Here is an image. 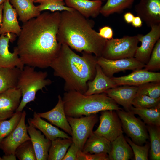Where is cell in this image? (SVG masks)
I'll return each mask as SVG.
<instances>
[{"instance_id":"f1b7e54d","label":"cell","mask_w":160,"mask_h":160,"mask_svg":"<svg viewBox=\"0 0 160 160\" xmlns=\"http://www.w3.org/2000/svg\"><path fill=\"white\" fill-rule=\"evenodd\" d=\"M129 111L138 115L147 125L160 127V108H143L132 106Z\"/></svg>"},{"instance_id":"4316f807","label":"cell","mask_w":160,"mask_h":160,"mask_svg":"<svg viewBox=\"0 0 160 160\" xmlns=\"http://www.w3.org/2000/svg\"><path fill=\"white\" fill-rule=\"evenodd\" d=\"M21 69L0 67V94L17 87Z\"/></svg>"},{"instance_id":"8d00e7d4","label":"cell","mask_w":160,"mask_h":160,"mask_svg":"<svg viewBox=\"0 0 160 160\" xmlns=\"http://www.w3.org/2000/svg\"><path fill=\"white\" fill-rule=\"evenodd\" d=\"M126 139L131 147L135 160H148V153L150 147L149 143L146 142L144 145H140L134 143L128 137Z\"/></svg>"},{"instance_id":"681fc988","label":"cell","mask_w":160,"mask_h":160,"mask_svg":"<svg viewBox=\"0 0 160 160\" xmlns=\"http://www.w3.org/2000/svg\"><path fill=\"white\" fill-rule=\"evenodd\" d=\"M0 160H3V159L2 157H1L0 156Z\"/></svg>"},{"instance_id":"9a60e30c","label":"cell","mask_w":160,"mask_h":160,"mask_svg":"<svg viewBox=\"0 0 160 160\" xmlns=\"http://www.w3.org/2000/svg\"><path fill=\"white\" fill-rule=\"evenodd\" d=\"M111 78L117 86H139L150 82L160 81V73L140 69L134 70L127 75Z\"/></svg>"},{"instance_id":"ee69618b","label":"cell","mask_w":160,"mask_h":160,"mask_svg":"<svg viewBox=\"0 0 160 160\" xmlns=\"http://www.w3.org/2000/svg\"><path fill=\"white\" fill-rule=\"evenodd\" d=\"M16 156L14 154H4L2 158L3 160H16Z\"/></svg>"},{"instance_id":"9c48e42d","label":"cell","mask_w":160,"mask_h":160,"mask_svg":"<svg viewBox=\"0 0 160 160\" xmlns=\"http://www.w3.org/2000/svg\"><path fill=\"white\" fill-rule=\"evenodd\" d=\"M100 113L99 125L93 132L111 142L123 133L121 121L115 110H104Z\"/></svg>"},{"instance_id":"6da1fadb","label":"cell","mask_w":160,"mask_h":160,"mask_svg":"<svg viewBox=\"0 0 160 160\" xmlns=\"http://www.w3.org/2000/svg\"><path fill=\"white\" fill-rule=\"evenodd\" d=\"M60 12L46 11L23 23L16 48L24 65L50 67L60 51L57 34Z\"/></svg>"},{"instance_id":"f35d334b","label":"cell","mask_w":160,"mask_h":160,"mask_svg":"<svg viewBox=\"0 0 160 160\" xmlns=\"http://www.w3.org/2000/svg\"><path fill=\"white\" fill-rule=\"evenodd\" d=\"M77 160H109V159L108 155L107 153H84L80 150L78 153Z\"/></svg>"},{"instance_id":"ffe728a7","label":"cell","mask_w":160,"mask_h":160,"mask_svg":"<svg viewBox=\"0 0 160 160\" xmlns=\"http://www.w3.org/2000/svg\"><path fill=\"white\" fill-rule=\"evenodd\" d=\"M28 124L27 126V130L33 147L36 160H47L51 141L46 137L39 130Z\"/></svg>"},{"instance_id":"8992f818","label":"cell","mask_w":160,"mask_h":160,"mask_svg":"<svg viewBox=\"0 0 160 160\" xmlns=\"http://www.w3.org/2000/svg\"><path fill=\"white\" fill-rule=\"evenodd\" d=\"M138 42L137 35L107 40L101 57L110 60L134 57Z\"/></svg>"},{"instance_id":"d6a6232c","label":"cell","mask_w":160,"mask_h":160,"mask_svg":"<svg viewBox=\"0 0 160 160\" xmlns=\"http://www.w3.org/2000/svg\"><path fill=\"white\" fill-rule=\"evenodd\" d=\"M22 112L16 111L8 120H0V144L3 140L15 128L21 119Z\"/></svg>"},{"instance_id":"f6af8a7d","label":"cell","mask_w":160,"mask_h":160,"mask_svg":"<svg viewBox=\"0 0 160 160\" xmlns=\"http://www.w3.org/2000/svg\"><path fill=\"white\" fill-rule=\"evenodd\" d=\"M3 4L4 3L0 5V27L1 25L2 21Z\"/></svg>"},{"instance_id":"7c38bea8","label":"cell","mask_w":160,"mask_h":160,"mask_svg":"<svg viewBox=\"0 0 160 160\" xmlns=\"http://www.w3.org/2000/svg\"><path fill=\"white\" fill-rule=\"evenodd\" d=\"M150 31L145 35H137L141 46L138 47L134 57L140 62L146 64L148 61L157 41L160 37V24L151 27Z\"/></svg>"},{"instance_id":"ab89813d","label":"cell","mask_w":160,"mask_h":160,"mask_svg":"<svg viewBox=\"0 0 160 160\" xmlns=\"http://www.w3.org/2000/svg\"><path fill=\"white\" fill-rule=\"evenodd\" d=\"M80 150L72 142L62 160H77L78 153Z\"/></svg>"},{"instance_id":"836d02e7","label":"cell","mask_w":160,"mask_h":160,"mask_svg":"<svg viewBox=\"0 0 160 160\" xmlns=\"http://www.w3.org/2000/svg\"><path fill=\"white\" fill-rule=\"evenodd\" d=\"M132 105L136 108H160V97L155 98L146 95L136 94Z\"/></svg>"},{"instance_id":"7a4b0ae2","label":"cell","mask_w":160,"mask_h":160,"mask_svg":"<svg viewBox=\"0 0 160 160\" xmlns=\"http://www.w3.org/2000/svg\"><path fill=\"white\" fill-rule=\"evenodd\" d=\"M94 22L75 10L60 12L57 39L72 49L102 56L107 39L101 37L93 28Z\"/></svg>"},{"instance_id":"4fadbf2b","label":"cell","mask_w":160,"mask_h":160,"mask_svg":"<svg viewBox=\"0 0 160 160\" xmlns=\"http://www.w3.org/2000/svg\"><path fill=\"white\" fill-rule=\"evenodd\" d=\"M15 34L7 33L0 36V67L5 68L17 67L22 70L24 65L19 57L14 47L13 52L9 50V43L13 41Z\"/></svg>"},{"instance_id":"484cf974","label":"cell","mask_w":160,"mask_h":160,"mask_svg":"<svg viewBox=\"0 0 160 160\" xmlns=\"http://www.w3.org/2000/svg\"><path fill=\"white\" fill-rule=\"evenodd\" d=\"M15 9L19 20L23 23L39 15L41 12L31 0H10Z\"/></svg>"},{"instance_id":"74e56055","label":"cell","mask_w":160,"mask_h":160,"mask_svg":"<svg viewBox=\"0 0 160 160\" xmlns=\"http://www.w3.org/2000/svg\"><path fill=\"white\" fill-rule=\"evenodd\" d=\"M144 69L151 71L160 68V39L157 41Z\"/></svg>"},{"instance_id":"d590c367","label":"cell","mask_w":160,"mask_h":160,"mask_svg":"<svg viewBox=\"0 0 160 160\" xmlns=\"http://www.w3.org/2000/svg\"><path fill=\"white\" fill-rule=\"evenodd\" d=\"M137 94L157 98L160 97V81H151L138 86Z\"/></svg>"},{"instance_id":"ac0fdd59","label":"cell","mask_w":160,"mask_h":160,"mask_svg":"<svg viewBox=\"0 0 160 160\" xmlns=\"http://www.w3.org/2000/svg\"><path fill=\"white\" fill-rule=\"evenodd\" d=\"M138 89V86L124 85L109 89L104 93L122 106L126 111H129Z\"/></svg>"},{"instance_id":"52a82bcc","label":"cell","mask_w":160,"mask_h":160,"mask_svg":"<svg viewBox=\"0 0 160 160\" xmlns=\"http://www.w3.org/2000/svg\"><path fill=\"white\" fill-rule=\"evenodd\" d=\"M122 124V129L136 144L142 145L149 137L145 124L131 111L122 109L116 111Z\"/></svg>"},{"instance_id":"277c9868","label":"cell","mask_w":160,"mask_h":160,"mask_svg":"<svg viewBox=\"0 0 160 160\" xmlns=\"http://www.w3.org/2000/svg\"><path fill=\"white\" fill-rule=\"evenodd\" d=\"M62 99L66 116L78 118L106 110L122 109L105 93L86 95L76 91L65 92Z\"/></svg>"},{"instance_id":"d4e9b609","label":"cell","mask_w":160,"mask_h":160,"mask_svg":"<svg viewBox=\"0 0 160 160\" xmlns=\"http://www.w3.org/2000/svg\"><path fill=\"white\" fill-rule=\"evenodd\" d=\"M111 146V141L93 132L86 140L81 151L84 153L108 154Z\"/></svg>"},{"instance_id":"1f68e13d","label":"cell","mask_w":160,"mask_h":160,"mask_svg":"<svg viewBox=\"0 0 160 160\" xmlns=\"http://www.w3.org/2000/svg\"><path fill=\"white\" fill-rule=\"evenodd\" d=\"M35 3L39 4L37 7L41 12L45 10L54 12L64 11H71L74 10L67 6L64 0H37Z\"/></svg>"},{"instance_id":"44dd1931","label":"cell","mask_w":160,"mask_h":160,"mask_svg":"<svg viewBox=\"0 0 160 160\" xmlns=\"http://www.w3.org/2000/svg\"><path fill=\"white\" fill-rule=\"evenodd\" d=\"M96 74L94 79L87 83V89L84 94L89 95L104 93L108 89L117 86L115 82L107 76L98 64L96 67Z\"/></svg>"},{"instance_id":"7dc6e473","label":"cell","mask_w":160,"mask_h":160,"mask_svg":"<svg viewBox=\"0 0 160 160\" xmlns=\"http://www.w3.org/2000/svg\"><path fill=\"white\" fill-rule=\"evenodd\" d=\"M92 0V1H105V0Z\"/></svg>"},{"instance_id":"c3c4849f","label":"cell","mask_w":160,"mask_h":160,"mask_svg":"<svg viewBox=\"0 0 160 160\" xmlns=\"http://www.w3.org/2000/svg\"><path fill=\"white\" fill-rule=\"evenodd\" d=\"M32 1H33L34 2H35L36 1H37V0H31Z\"/></svg>"},{"instance_id":"60d3db41","label":"cell","mask_w":160,"mask_h":160,"mask_svg":"<svg viewBox=\"0 0 160 160\" xmlns=\"http://www.w3.org/2000/svg\"><path fill=\"white\" fill-rule=\"evenodd\" d=\"M98 33L101 37L107 40L113 38V29L108 26H105L100 28Z\"/></svg>"},{"instance_id":"8fae6325","label":"cell","mask_w":160,"mask_h":160,"mask_svg":"<svg viewBox=\"0 0 160 160\" xmlns=\"http://www.w3.org/2000/svg\"><path fill=\"white\" fill-rule=\"evenodd\" d=\"M97 63L101 67L103 73L110 78L120 71L142 69L145 65L135 57L110 60L101 56L97 57Z\"/></svg>"},{"instance_id":"d6986e66","label":"cell","mask_w":160,"mask_h":160,"mask_svg":"<svg viewBox=\"0 0 160 160\" xmlns=\"http://www.w3.org/2000/svg\"><path fill=\"white\" fill-rule=\"evenodd\" d=\"M17 12L11 4L10 0H6L3 4L2 21L0 27V36L12 33L18 36L21 30L17 19Z\"/></svg>"},{"instance_id":"2e32d148","label":"cell","mask_w":160,"mask_h":160,"mask_svg":"<svg viewBox=\"0 0 160 160\" xmlns=\"http://www.w3.org/2000/svg\"><path fill=\"white\" fill-rule=\"evenodd\" d=\"M21 97V91L17 87L0 94V120L9 119L14 115L20 105Z\"/></svg>"},{"instance_id":"b9f144b4","label":"cell","mask_w":160,"mask_h":160,"mask_svg":"<svg viewBox=\"0 0 160 160\" xmlns=\"http://www.w3.org/2000/svg\"><path fill=\"white\" fill-rule=\"evenodd\" d=\"M132 25L135 28H140L142 25L143 21L138 16L135 17L132 23Z\"/></svg>"},{"instance_id":"3957f363","label":"cell","mask_w":160,"mask_h":160,"mask_svg":"<svg viewBox=\"0 0 160 160\" xmlns=\"http://www.w3.org/2000/svg\"><path fill=\"white\" fill-rule=\"evenodd\" d=\"M81 53L80 56L66 44H62L57 56L50 65L54 76L64 80L65 92L76 91L84 94L88 82L95 77L97 57L85 52Z\"/></svg>"},{"instance_id":"7402d4cb","label":"cell","mask_w":160,"mask_h":160,"mask_svg":"<svg viewBox=\"0 0 160 160\" xmlns=\"http://www.w3.org/2000/svg\"><path fill=\"white\" fill-rule=\"evenodd\" d=\"M28 124L38 129L51 141L58 138H72L67 133L43 119L36 112L34 113L33 118H28Z\"/></svg>"},{"instance_id":"e0dca14e","label":"cell","mask_w":160,"mask_h":160,"mask_svg":"<svg viewBox=\"0 0 160 160\" xmlns=\"http://www.w3.org/2000/svg\"><path fill=\"white\" fill-rule=\"evenodd\" d=\"M58 98L57 103L52 109L45 112L37 113L41 118L47 119L71 136L72 130L67 119L62 97L59 95Z\"/></svg>"},{"instance_id":"603a6c76","label":"cell","mask_w":160,"mask_h":160,"mask_svg":"<svg viewBox=\"0 0 160 160\" xmlns=\"http://www.w3.org/2000/svg\"><path fill=\"white\" fill-rule=\"evenodd\" d=\"M66 5L78 11L87 18H95L100 14L102 2L90 0H64Z\"/></svg>"},{"instance_id":"e575fe53","label":"cell","mask_w":160,"mask_h":160,"mask_svg":"<svg viewBox=\"0 0 160 160\" xmlns=\"http://www.w3.org/2000/svg\"><path fill=\"white\" fill-rule=\"evenodd\" d=\"M15 154L20 160H36L31 140L25 141L17 147Z\"/></svg>"},{"instance_id":"bcb514c9","label":"cell","mask_w":160,"mask_h":160,"mask_svg":"<svg viewBox=\"0 0 160 160\" xmlns=\"http://www.w3.org/2000/svg\"><path fill=\"white\" fill-rule=\"evenodd\" d=\"M6 0H0V5L3 4Z\"/></svg>"},{"instance_id":"7bdbcfd3","label":"cell","mask_w":160,"mask_h":160,"mask_svg":"<svg viewBox=\"0 0 160 160\" xmlns=\"http://www.w3.org/2000/svg\"><path fill=\"white\" fill-rule=\"evenodd\" d=\"M135 16L131 12L126 13L124 15V18L125 21L128 24L131 23Z\"/></svg>"},{"instance_id":"5b68a950","label":"cell","mask_w":160,"mask_h":160,"mask_svg":"<svg viewBox=\"0 0 160 160\" xmlns=\"http://www.w3.org/2000/svg\"><path fill=\"white\" fill-rule=\"evenodd\" d=\"M46 71H37L33 67L25 65L21 71L16 87L21 92L22 99L16 111L22 112L28 103L34 101L37 92L52 83L47 79Z\"/></svg>"},{"instance_id":"cb8c5ba5","label":"cell","mask_w":160,"mask_h":160,"mask_svg":"<svg viewBox=\"0 0 160 160\" xmlns=\"http://www.w3.org/2000/svg\"><path fill=\"white\" fill-rule=\"evenodd\" d=\"M111 148L108 154L110 160H128L133 157V153L123 133L111 142Z\"/></svg>"},{"instance_id":"ba28073f","label":"cell","mask_w":160,"mask_h":160,"mask_svg":"<svg viewBox=\"0 0 160 160\" xmlns=\"http://www.w3.org/2000/svg\"><path fill=\"white\" fill-rule=\"evenodd\" d=\"M66 118L71 129L73 142L82 151L86 140L93 132L98 120L97 115L94 114L78 118L66 116Z\"/></svg>"},{"instance_id":"83f0119b","label":"cell","mask_w":160,"mask_h":160,"mask_svg":"<svg viewBox=\"0 0 160 160\" xmlns=\"http://www.w3.org/2000/svg\"><path fill=\"white\" fill-rule=\"evenodd\" d=\"M72 142V138H58L51 141L47 160H62Z\"/></svg>"},{"instance_id":"4dcf8cb0","label":"cell","mask_w":160,"mask_h":160,"mask_svg":"<svg viewBox=\"0 0 160 160\" xmlns=\"http://www.w3.org/2000/svg\"><path fill=\"white\" fill-rule=\"evenodd\" d=\"M150 140L151 158L152 160H160V128L146 125Z\"/></svg>"},{"instance_id":"f546056e","label":"cell","mask_w":160,"mask_h":160,"mask_svg":"<svg viewBox=\"0 0 160 160\" xmlns=\"http://www.w3.org/2000/svg\"><path fill=\"white\" fill-rule=\"evenodd\" d=\"M135 0H107L102 6L100 13L107 17L115 13H120L126 9L132 7Z\"/></svg>"},{"instance_id":"30bf717a","label":"cell","mask_w":160,"mask_h":160,"mask_svg":"<svg viewBox=\"0 0 160 160\" xmlns=\"http://www.w3.org/2000/svg\"><path fill=\"white\" fill-rule=\"evenodd\" d=\"M26 114L25 111H22L21 119L17 126L1 142L0 148L5 154H15L17 147L25 141L31 140L25 124Z\"/></svg>"},{"instance_id":"5bb4252c","label":"cell","mask_w":160,"mask_h":160,"mask_svg":"<svg viewBox=\"0 0 160 160\" xmlns=\"http://www.w3.org/2000/svg\"><path fill=\"white\" fill-rule=\"evenodd\" d=\"M135 9L148 26L160 24V0H140Z\"/></svg>"}]
</instances>
